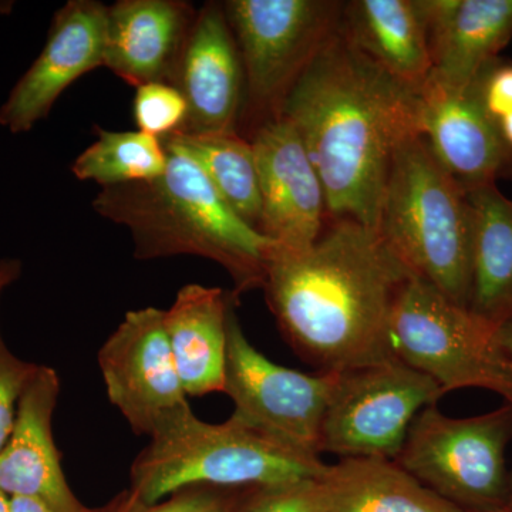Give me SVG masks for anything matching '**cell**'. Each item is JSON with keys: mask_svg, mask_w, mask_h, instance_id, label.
Here are the masks:
<instances>
[{"mask_svg": "<svg viewBox=\"0 0 512 512\" xmlns=\"http://www.w3.org/2000/svg\"><path fill=\"white\" fill-rule=\"evenodd\" d=\"M433 70L429 79L467 89L512 39V0H423Z\"/></svg>", "mask_w": 512, "mask_h": 512, "instance_id": "cell-18", "label": "cell"}, {"mask_svg": "<svg viewBox=\"0 0 512 512\" xmlns=\"http://www.w3.org/2000/svg\"><path fill=\"white\" fill-rule=\"evenodd\" d=\"M197 13L185 0H119L107 6L104 67L136 89L177 86Z\"/></svg>", "mask_w": 512, "mask_h": 512, "instance_id": "cell-16", "label": "cell"}, {"mask_svg": "<svg viewBox=\"0 0 512 512\" xmlns=\"http://www.w3.org/2000/svg\"><path fill=\"white\" fill-rule=\"evenodd\" d=\"M390 343L397 360L433 379L444 396L476 387L512 403V366L497 326L417 276L394 305Z\"/></svg>", "mask_w": 512, "mask_h": 512, "instance_id": "cell-7", "label": "cell"}, {"mask_svg": "<svg viewBox=\"0 0 512 512\" xmlns=\"http://www.w3.org/2000/svg\"><path fill=\"white\" fill-rule=\"evenodd\" d=\"M165 150L168 164L161 177L101 188L94 212L128 229L140 261L178 255L210 259L231 276L238 301L262 288L275 242L245 224L191 158Z\"/></svg>", "mask_w": 512, "mask_h": 512, "instance_id": "cell-3", "label": "cell"}, {"mask_svg": "<svg viewBox=\"0 0 512 512\" xmlns=\"http://www.w3.org/2000/svg\"><path fill=\"white\" fill-rule=\"evenodd\" d=\"M320 480L326 512H464L387 458H340Z\"/></svg>", "mask_w": 512, "mask_h": 512, "instance_id": "cell-22", "label": "cell"}, {"mask_svg": "<svg viewBox=\"0 0 512 512\" xmlns=\"http://www.w3.org/2000/svg\"><path fill=\"white\" fill-rule=\"evenodd\" d=\"M157 308L130 311L99 350L107 397L131 430L154 437L192 413Z\"/></svg>", "mask_w": 512, "mask_h": 512, "instance_id": "cell-11", "label": "cell"}, {"mask_svg": "<svg viewBox=\"0 0 512 512\" xmlns=\"http://www.w3.org/2000/svg\"><path fill=\"white\" fill-rule=\"evenodd\" d=\"M94 134L97 140L72 165L77 180L107 188L156 180L167 170L168 153L160 138L101 127H94Z\"/></svg>", "mask_w": 512, "mask_h": 512, "instance_id": "cell-24", "label": "cell"}, {"mask_svg": "<svg viewBox=\"0 0 512 512\" xmlns=\"http://www.w3.org/2000/svg\"><path fill=\"white\" fill-rule=\"evenodd\" d=\"M340 30L380 69L413 89L433 70L423 0H353L343 3Z\"/></svg>", "mask_w": 512, "mask_h": 512, "instance_id": "cell-19", "label": "cell"}, {"mask_svg": "<svg viewBox=\"0 0 512 512\" xmlns=\"http://www.w3.org/2000/svg\"><path fill=\"white\" fill-rule=\"evenodd\" d=\"M170 497L163 504L147 507V512H232L231 504L217 487L184 488Z\"/></svg>", "mask_w": 512, "mask_h": 512, "instance_id": "cell-29", "label": "cell"}, {"mask_svg": "<svg viewBox=\"0 0 512 512\" xmlns=\"http://www.w3.org/2000/svg\"><path fill=\"white\" fill-rule=\"evenodd\" d=\"M133 114L138 131L164 140L183 131L188 106L178 87L150 83L137 87Z\"/></svg>", "mask_w": 512, "mask_h": 512, "instance_id": "cell-25", "label": "cell"}, {"mask_svg": "<svg viewBox=\"0 0 512 512\" xmlns=\"http://www.w3.org/2000/svg\"><path fill=\"white\" fill-rule=\"evenodd\" d=\"M161 141L191 158L228 207L258 231L261 192L251 141L238 133H178Z\"/></svg>", "mask_w": 512, "mask_h": 512, "instance_id": "cell-23", "label": "cell"}, {"mask_svg": "<svg viewBox=\"0 0 512 512\" xmlns=\"http://www.w3.org/2000/svg\"><path fill=\"white\" fill-rule=\"evenodd\" d=\"M498 340L512 366V316L498 328Z\"/></svg>", "mask_w": 512, "mask_h": 512, "instance_id": "cell-32", "label": "cell"}, {"mask_svg": "<svg viewBox=\"0 0 512 512\" xmlns=\"http://www.w3.org/2000/svg\"><path fill=\"white\" fill-rule=\"evenodd\" d=\"M443 396L433 379L397 359L339 373L319 453L396 460L417 414Z\"/></svg>", "mask_w": 512, "mask_h": 512, "instance_id": "cell-9", "label": "cell"}, {"mask_svg": "<svg viewBox=\"0 0 512 512\" xmlns=\"http://www.w3.org/2000/svg\"><path fill=\"white\" fill-rule=\"evenodd\" d=\"M60 394L55 369L39 365L19 400L12 436L0 451V490L43 501L55 512H96L70 490L53 437Z\"/></svg>", "mask_w": 512, "mask_h": 512, "instance_id": "cell-17", "label": "cell"}, {"mask_svg": "<svg viewBox=\"0 0 512 512\" xmlns=\"http://www.w3.org/2000/svg\"><path fill=\"white\" fill-rule=\"evenodd\" d=\"M495 126L500 131V136L503 138L505 146L512 151V111L505 114L500 120L495 121Z\"/></svg>", "mask_w": 512, "mask_h": 512, "instance_id": "cell-33", "label": "cell"}, {"mask_svg": "<svg viewBox=\"0 0 512 512\" xmlns=\"http://www.w3.org/2000/svg\"><path fill=\"white\" fill-rule=\"evenodd\" d=\"M0 512H10V497L0 490Z\"/></svg>", "mask_w": 512, "mask_h": 512, "instance_id": "cell-34", "label": "cell"}, {"mask_svg": "<svg viewBox=\"0 0 512 512\" xmlns=\"http://www.w3.org/2000/svg\"><path fill=\"white\" fill-rule=\"evenodd\" d=\"M419 99L421 136L464 190L512 178V151L484 109L477 80L467 89H450L427 79Z\"/></svg>", "mask_w": 512, "mask_h": 512, "instance_id": "cell-14", "label": "cell"}, {"mask_svg": "<svg viewBox=\"0 0 512 512\" xmlns=\"http://www.w3.org/2000/svg\"><path fill=\"white\" fill-rule=\"evenodd\" d=\"M491 512H510L508 510H500V511H491Z\"/></svg>", "mask_w": 512, "mask_h": 512, "instance_id": "cell-36", "label": "cell"}, {"mask_svg": "<svg viewBox=\"0 0 512 512\" xmlns=\"http://www.w3.org/2000/svg\"><path fill=\"white\" fill-rule=\"evenodd\" d=\"M510 440L511 403L467 419L448 417L431 404L417 414L394 461L464 512L507 510Z\"/></svg>", "mask_w": 512, "mask_h": 512, "instance_id": "cell-8", "label": "cell"}, {"mask_svg": "<svg viewBox=\"0 0 512 512\" xmlns=\"http://www.w3.org/2000/svg\"><path fill=\"white\" fill-rule=\"evenodd\" d=\"M107 5L70 0L57 10L42 53L0 107V126L28 133L84 74L104 66Z\"/></svg>", "mask_w": 512, "mask_h": 512, "instance_id": "cell-13", "label": "cell"}, {"mask_svg": "<svg viewBox=\"0 0 512 512\" xmlns=\"http://www.w3.org/2000/svg\"><path fill=\"white\" fill-rule=\"evenodd\" d=\"M484 109L494 123L512 111V63L495 60L477 79Z\"/></svg>", "mask_w": 512, "mask_h": 512, "instance_id": "cell-28", "label": "cell"}, {"mask_svg": "<svg viewBox=\"0 0 512 512\" xmlns=\"http://www.w3.org/2000/svg\"><path fill=\"white\" fill-rule=\"evenodd\" d=\"M507 510L512 512V474H510V498H508Z\"/></svg>", "mask_w": 512, "mask_h": 512, "instance_id": "cell-35", "label": "cell"}, {"mask_svg": "<svg viewBox=\"0 0 512 512\" xmlns=\"http://www.w3.org/2000/svg\"><path fill=\"white\" fill-rule=\"evenodd\" d=\"M322 477L303 478L254 488L235 512H326Z\"/></svg>", "mask_w": 512, "mask_h": 512, "instance_id": "cell-26", "label": "cell"}, {"mask_svg": "<svg viewBox=\"0 0 512 512\" xmlns=\"http://www.w3.org/2000/svg\"><path fill=\"white\" fill-rule=\"evenodd\" d=\"M249 141L261 192L259 234L281 248L311 247L329 215L322 181L301 136L281 117L259 128Z\"/></svg>", "mask_w": 512, "mask_h": 512, "instance_id": "cell-12", "label": "cell"}, {"mask_svg": "<svg viewBox=\"0 0 512 512\" xmlns=\"http://www.w3.org/2000/svg\"><path fill=\"white\" fill-rule=\"evenodd\" d=\"M329 464L232 414L224 423L194 412L151 437L131 467L133 494L153 507L184 488H258L322 477Z\"/></svg>", "mask_w": 512, "mask_h": 512, "instance_id": "cell-4", "label": "cell"}, {"mask_svg": "<svg viewBox=\"0 0 512 512\" xmlns=\"http://www.w3.org/2000/svg\"><path fill=\"white\" fill-rule=\"evenodd\" d=\"M419 90L380 69L336 30L285 101L318 171L330 220L377 229L394 154L420 136Z\"/></svg>", "mask_w": 512, "mask_h": 512, "instance_id": "cell-2", "label": "cell"}, {"mask_svg": "<svg viewBox=\"0 0 512 512\" xmlns=\"http://www.w3.org/2000/svg\"><path fill=\"white\" fill-rule=\"evenodd\" d=\"M467 197L473 217L468 309L500 328L512 316V200L497 184Z\"/></svg>", "mask_w": 512, "mask_h": 512, "instance_id": "cell-21", "label": "cell"}, {"mask_svg": "<svg viewBox=\"0 0 512 512\" xmlns=\"http://www.w3.org/2000/svg\"><path fill=\"white\" fill-rule=\"evenodd\" d=\"M332 221L311 247L275 244L262 286L286 343L318 373L396 359L390 320L413 276L377 229Z\"/></svg>", "mask_w": 512, "mask_h": 512, "instance_id": "cell-1", "label": "cell"}, {"mask_svg": "<svg viewBox=\"0 0 512 512\" xmlns=\"http://www.w3.org/2000/svg\"><path fill=\"white\" fill-rule=\"evenodd\" d=\"M175 87L188 106L181 133H238L244 67L222 3L207 2L198 9Z\"/></svg>", "mask_w": 512, "mask_h": 512, "instance_id": "cell-15", "label": "cell"}, {"mask_svg": "<svg viewBox=\"0 0 512 512\" xmlns=\"http://www.w3.org/2000/svg\"><path fill=\"white\" fill-rule=\"evenodd\" d=\"M244 67L238 134L251 140L281 119L285 101L342 20L333 0H228L222 3Z\"/></svg>", "mask_w": 512, "mask_h": 512, "instance_id": "cell-6", "label": "cell"}, {"mask_svg": "<svg viewBox=\"0 0 512 512\" xmlns=\"http://www.w3.org/2000/svg\"><path fill=\"white\" fill-rule=\"evenodd\" d=\"M10 512H55L43 501L30 497H10Z\"/></svg>", "mask_w": 512, "mask_h": 512, "instance_id": "cell-31", "label": "cell"}, {"mask_svg": "<svg viewBox=\"0 0 512 512\" xmlns=\"http://www.w3.org/2000/svg\"><path fill=\"white\" fill-rule=\"evenodd\" d=\"M22 274V262L19 259L0 258V295Z\"/></svg>", "mask_w": 512, "mask_h": 512, "instance_id": "cell-30", "label": "cell"}, {"mask_svg": "<svg viewBox=\"0 0 512 512\" xmlns=\"http://www.w3.org/2000/svg\"><path fill=\"white\" fill-rule=\"evenodd\" d=\"M377 232L410 274L468 308L470 202L463 185L437 161L421 134L404 141L394 154Z\"/></svg>", "mask_w": 512, "mask_h": 512, "instance_id": "cell-5", "label": "cell"}, {"mask_svg": "<svg viewBox=\"0 0 512 512\" xmlns=\"http://www.w3.org/2000/svg\"><path fill=\"white\" fill-rule=\"evenodd\" d=\"M237 305L229 306L224 375V393L235 404V416L320 456V430L339 373L308 375L276 365L245 336Z\"/></svg>", "mask_w": 512, "mask_h": 512, "instance_id": "cell-10", "label": "cell"}, {"mask_svg": "<svg viewBox=\"0 0 512 512\" xmlns=\"http://www.w3.org/2000/svg\"><path fill=\"white\" fill-rule=\"evenodd\" d=\"M234 301L238 299L221 288L190 284L164 313L171 355L187 396L224 393L228 312Z\"/></svg>", "mask_w": 512, "mask_h": 512, "instance_id": "cell-20", "label": "cell"}, {"mask_svg": "<svg viewBox=\"0 0 512 512\" xmlns=\"http://www.w3.org/2000/svg\"><path fill=\"white\" fill-rule=\"evenodd\" d=\"M36 363L26 362L12 352L0 332V451L5 448L13 427L20 397L35 375Z\"/></svg>", "mask_w": 512, "mask_h": 512, "instance_id": "cell-27", "label": "cell"}]
</instances>
